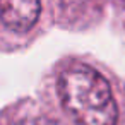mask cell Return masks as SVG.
I'll return each instance as SVG.
<instances>
[{
  "label": "cell",
  "mask_w": 125,
  "mask_h": 125,
  "mask_svg": "<svg viewBox=\"0 0 125 125\" xmlns=\"http://www.w3.org/2000/svg\"><path fill=\"white\" fill-rule=\"evenodd\" d=\"M45 94L70 125H123L125 93L98 62L67 57L45 79Z\"/></svg>",
  "instance_id": "1"
},
{
  "label": "cell",
  "mask_w": 125,
  "mask_h": 125,
  "mask_svg": "<svg viewBox=\"0 0 125 125\" xmlns=\"http://www.w3.org/2000/svg\"><path fill=\"white\" fill-rule=\"evenodd\" d=\"M0 125H60V122L48 108L31 99H22L0 115Z\"/></svg>",
  "instance_id": "3"
},
{
  "label": "cell",
  "mask_w": 125,
  "mask_h": 125,
  "mask_svg": "<svg viewBox=\"0 0 125 125\" xmlns=\"http://www.w3.org/2000/svg\"><path fill=\"white\" fill-rule=\"evenodd\" d=\"M45 0H0V50L28 46L45 24Z\"/></svg>",
  "instance_id": "2"
}]
</instances>
